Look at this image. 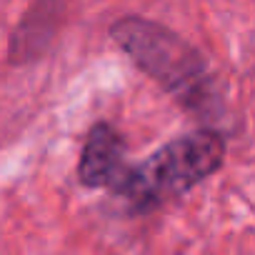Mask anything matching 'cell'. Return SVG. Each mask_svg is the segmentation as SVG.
<instances>
[{
	"label": "cell",
	"instance_id": "2",
	"mask_svg": "<svg viewBox=\"0 0 255 255\" xmlns=\"http://www.w3.org/2000/svg\"><path fill=\"white\" fill-rule=\"evenodd\" d=\"M223 163L225 138L218 130L203 128V130L180 135L160 145L143 163L133 165L123 200L130 203V210L138 215L150 213L200 185L205 178L218 173Z\"/></svg>",
	"mask_w": 255,
	"mask_h": 255
},
{
	"label": "cell",
	"instance_id": "1",
	"mask_svg": "<svg viewBox=\"0 0 255 255\" xmlns=\"http://www.w3.org/2000/svg\"><path fill=\"white\" fill-rule=\"evenodd\" d=\"M110 38L185 113L200 120H215L223 113L218 78L205 55L168 25L143 15H123L110 25Z\"/></svg>",
	"mask_w": 255,
	"mask_h": 255
},
{
	"label": "cell",
	"instance_id": "3",
	"mask_svg": "<svg viewBox=\"0 0 255 255\" xmlns=\"http://www.w3.org/2000/svg\"><path fill=\"white\" fill-rule=\"evenodd\" d=\"M133 165L128 163V148L123 135L110 123H95L78 163V180L85 188H103L115 198H123L130 183Z\"/></svg>",
	"mask_w": 255,
	"mask_h": 255
}]
</instances>
